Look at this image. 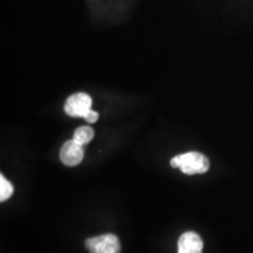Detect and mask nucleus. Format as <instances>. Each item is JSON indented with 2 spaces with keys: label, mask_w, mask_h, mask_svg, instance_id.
<instances>
[{
  "label": "nucleus",
  "mask_w": 253,
  "mask_h": 253,
  "mask_svg": "<svg viewBox=\"0 0 253 253\" xmlns=\"http://www.w3.org/2000/svg\"><path fill=\"white\" fill-rule=\"evenodd\" d=\"M89 253H120L121 244L115 235H102L86 240Z\"/></svg>",
  "instance_id": "f03ea898"
},
{
  "label": "nucleus",
  "mask_w": 253,
  "mask_h": 253,
  "mask_svg": "<svg viewBox=\"0 0 253 253\" xmlns=\"http://www.w3.org/2000/svg\"><path fill=\"white\" fill-rule=\"evenodd\" d=\"M172 168H178L185 175L205 173L210 168V161L205 155L197 151H189L172 157L170 161Z\"/></svg>",
  "instance_id": "f257e3e1"
},
{
  "label": "nucleus",
  "mask_w": 253,
  "mask_h": 253,
  "mask_svg": "<svg viewBox=\"0 0 253 253\" xmlns=\"http://www.w3.org/2000/svg\"><path fill=\"white\" fill-rule=\"evenodd\" d=\"M84 145L79 144L74 140H69L65 142L60 149V160L67 167H75L80 164L84 160Z\"/></svg>",
  "instance_id": "20e7f679"
},
{
  "label": "nucleus",
  "mask_w": 253,
  "mask_h": 253,
  "mask_svg": "<svg viewBox=\"0 0 253 253\" xmlns=\"http://www.w3.org/2000/svg\"><path fill=\"white\" fill-rule=\"evenodd\" d=\"M93 137L94 130L89 126H80V128H78L77 130H75L74 135H73V140L81 145H86L87 143H89V142L93 140Z\"/></svg>",
  "instance_id": "423d86ee"
},
{
  "label": "nucleus",
  "mask_w": 253,
  "mask_h": 253,
  "mask_svg": "<svg viewBox=\"0 0 253 253\" xmlns=\"http://www.w3.org/2000/svg\"><path fill=\"white\" fill-rule=\"evenodd\" d=\"M84 119L86 120L88 123H95L97 121V120H99V114H97L96 112H94L93 109H90L89 112H88L86 115H84Z\"/></svg>",
  "instance_id": "6e6552de"
},
{
  "label": "nucleus",
  "mask_w": 253,
  "mask_h": 253,
  "mask_svg": "<svg viewBox=\"0 0 253 253\" xmlns=\"http://www.w3.org/2000/svg\"><path fill=\"white\" fill-rule=\"evenodd\" d=\"M203 240L192 231L183 233L178 239V253H203Z\"/></svg>",
  "instance_id": "39448f33"
},
{
  "label": "nucleus",
  "mask_w": 253,
  "mask_h": 253,
  "mask_svg": "<svg viewBox=\"0 0 253 253\" xmlns=\"http://www.w3.org/2000/svg\"><path fill=\"white\" fill-rule=\"evenodd\" d=\"M13 185L4 176H0V201L5 202L13 195Z\"/></svg>",
  "instance_id": "0eeeda50"
},
{
  "label": "nucleus",
  "mask_w": 253,
  "mask_h": 253,
  "mask_svg": "<svg viewBox=\"0 0 253 253\" xmlns=\"http://www.w3.org/2000/svg\"><path fill=\"white\" fill-rule=\"evenodd\" d=\"M63 109L72 118H84L91 109V97L86 93L73 94L65 102Z\"/></svg>",
  "instance_id": "7ed1b4c3"
}]
</instances>
